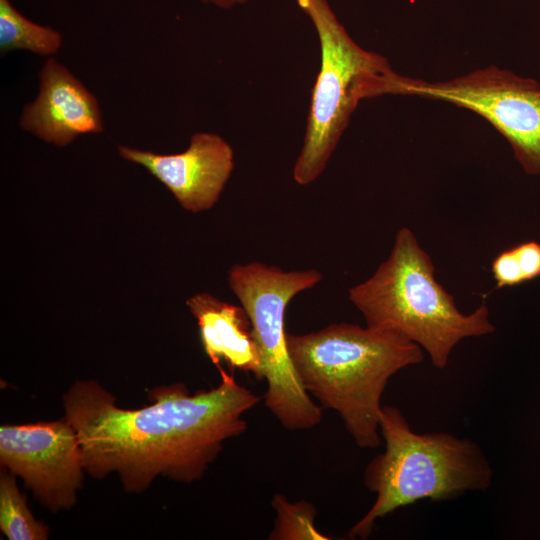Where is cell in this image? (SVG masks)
Wrapping results in <instances>:
<instances>
[{"label": "cell", "mask_w": 540, "mask_h": 540, "mask_svg": "<svg viewBox=\"0 0 540 540\" xmlns=\"http://www.w3.org/2000/svg\"><path fill=\"white\" fill-rule=\"evenodd\" d=\"M220 383L190 394L184 383L160 385L150 404L117 405L94 380H78L63 394L64 418L75 429L85 472L116 474L124 491L142 493L158 477L191 483L203 477L224 442L247 428L243 415L260 401L218 366Z\"/></svg>", "instance_id": "1"}, {"label": "cell", "mask_w": 540, "mask_h": 540, "mask_svg": "<svg viewBox=\"0 0 540 540\" xmlns=\"http://www.w3.org/2000/svg\"><path fill=\"white\" fill-rule=\"evenodd\" d=\"M287 346L307 393L336 411L355 443L367 449L380 445L381 398L389 379L423 360V349L402 335L350 323L287 333Z\"/></svg>", "instance_id": "2"}, {"label": "cell", "mask_w": 540, "mask_h": 540, "mask_svg": "<svg viewBox=\"0 0 540 540\" xmlns=\"http://www.w3.org/2000/svg\"><path fill=\"white\" fill-rule=\"evenodd\" d=\"M349 299L368 326L396 332L418 344L438 369L447 366L462 339L496 329L485 303L470 314L457 308L409 228L398 230L389 257L370 278L349 289Z\"/></svg>", "instance_id": "3"}, {"label": "cell", "mask_w": 540, "mask_h": 540, "mask_svg": "<svg viewBox=\"0 0 540 540\" xmlns=\"http://www.w3.org/2000/svg\"><path fill=\"white\" fill-rule=\"evenodd\" d=\"M379 430L385 450L364 472V484L376 499L350 529L351 538L367 539L379 518L401 507L486 491L492 483L491 465L470 439L447 432L417 433L393 406L382 407Z\"/></svg>", "instance_id": "4"}, {"label": "cell", "mask_w": 540, "mask_h": 540, "mask_svg": "<svg viewBox=\"0 0 540 540\" xmlns=\"http://www.w3.org/2000/svg\"><path fill=\"white\" fill-rule=\"evenodd\" d=\"M295 2L313 23L321 49L304 142L293 168L295 182L307 185L326 168L359 102L394 95L399 74L386 58L351 38L327 0Z\"/></svg>", "instance_id": "5"}, {"label": "cell", "mask_w": 540, "mask_h": 540, "mask_svg": "<svg viewBox=\"0 0 540 540\" xmlns=\"http://www.w3.org/2000/svg\"><path fill=\"white\" fill-rule=\"evenodd\" d=\"M322 280L316 269L284 271L261 262L236 264L228 284L246 311L261 358V379L267 382L264 402L283 427L306 430L318 425L321 409L300 382L285 331L291 299Z\"/></svg>", "instance_id": "6"}, {"label": "cell", "mask_w": 540, "mask_h": 540, "mask_svg": "<svg viewBox=\"0 0 540 540\" xmlns=\"http://www.w3.org/2000/svg\"><path fill=\"white\" fill-rule=\"evenodd\" d=\"M394 95L452 103L486 119L526 173L540 176V82L489 66L447 81L398 76Z\"/></svg>", "instance_id": "7"}, {"label": "cell", "mask_w": 540, "mask_h": 540, "mask_svg": "<svg viewBox=\"0 0 540 540\" xmlns=\"http://www.w3.org/2000/svg\"><path fill=\"white\" fill-rule=\"evenodd\" d=\"M0 464L20 477L34 498L53 513L76 504L86 473L77 433L64 417L2 425Z\"/></svg>", "instance_id": "8"}, {"label": "cell", "mask_w": 540, "mask_h": 540, "mask_svg": "<svg viewBox=\"0 0 540 540\" xmlns=\"http://www.w3.org/2000/svg\"><path fill=\"white\" fill-rule=\"evenodd\" d=\"M126 160L145 167L191 212L210 209L218 201L234 168L228 142L214 133L192 135L188 148L177 154H157L118 146Z\"/></svg>", "instance_id": "9"}, {"label": "cell", "mask_w": 540, "mask_h": 540, "mask_svg": "<svg viewBox=\"0 0 540 540\" xmlns=\"http://www.w3.org/2000/svg\"><path fill=\"white\" fill-rule=\"evenodd\" d=\"M39 78V93L24 107L20 118L24 130L57 146H65L82 134L103 131L97 98L63 64L49 58Z\"/></svg>", "instance_id": "10"}, {"label": "cell", "mask_w": 540, "mask_h": 540, "mask_svg": "<svg viewBox=\"0 0 540 540\" xmlns=\"http://www.w3.org/2000/svg\"><path fill=\"white\" fill-rule=\"evenodd\" d=\"M197 320L204 351L219 366L250 372L261 379V358L250 319L244 308L223 302L208 293L187 300Z\"/></svg>", "instance_id": "11"}, {"label": "cell", "mask_w": 540, "mask_h": 540, "mask_svg": "<svg viewBox=\"0 0 540 540\" xmlns=\"http://www.w3.org/2000/svg\"><path fill=\"white\" fill-rule=\"evenodd\" d=\"M62 36L48 26L39 25L21 14L10 0H0V52L22 49L38 55L55 54Z\"/></svg>", "instance_id": "12"}, {"label": "cell", "mask_w": 540, "mask_h": 540, "mask_svg": "<svg viewBox=\"0 0 540 540\" xmlns=\"http://www.w3.org/2000/svg\"><path fill=\"white\" fill-rule=\"evenodd\" d=\"M0 530L9 540H46L49 535L48 526L29 509L16 476L4 468L0 473Z\"/></svg>", "instance_id": "13"}, {"label": "cell", "mask_w": 540, "mask_h": 540, "mask_svg": "<svg viewBox=\"0 0 540 540\" xmlns=\"http://www.w3.org/2000/svg\"><path fill=\"white\" fill-rule=\"evenodd\" d=\"M276 512L270 540H328L315 525V507L306 501L290 502L284 495L276 494L272 499Z\"/></svg>", "instance_id": "14"}, {"label": "cell", "mask_w": 540, "mask_h": 540, "mask_svg": "<svg viewBox=\"0 0 540 540\" xmlns=\"http://www.w3.org/2000/svg\"><path fill=\"white\" fill-rule=\"evenodd\" d=\"M491 270L497 288L514 286L525 281L513 248L499 253L492 262Z\"/></svg>", "instance_id": "15"}, {"label": "cell", "mask_w": 540, "mask_h": 540, "mask_svg": "<svg viewBox=\"0 0 540 540\" xmlns=\"http://www.w3.org/2000/svg\"><path fill=\"white\" fill-rule=\"evenodd\" d=\"M524 277L531 280L540 276V244L534 241L525 242L513 248Z\"/></svg>", "instance_id": "16"}, {"label": "cell", "mask_w": 540, "mask_h": 540, "mask_svg": "<svg viewBox=\"0 0 540 540\" xmlns=\"http://www.w3.org/2000/svg\"><path fill=\"white\" fill-rule=\"evenodd\" d=\"M253 0H202L205 4H211L221 9H231L235 6L244 5Z\"/></svg>", "instance_id": "17"}]
</instances>
